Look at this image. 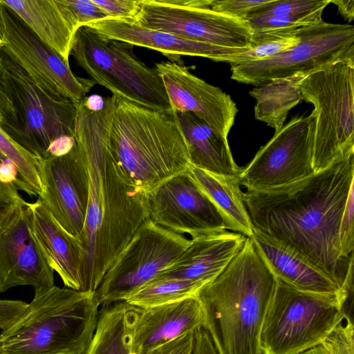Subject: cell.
Wrapping results in <instances>:
<instances>
[{
    "label": "cell",
    "instance_id": "836d02e7",
    "mask_svg": "<svg viewBox=\"0 0 354 354\" xmlns=\"http://www.w3.org/2000/svg\"><path fill=\"white\" fill-rule=\"evenodd\" d=\"M0 125L8 133L18 127V118L14 102L9 73L0 53Z\"/></svg>",
    "mask_w": 354,
    "mask_h": 354
},
{
    "label": "cell",
    "instance_id": "ffe728a7",
    "mask_svg": "<svg viewBox=\"0 0 354 354\" xmlns=\"http://www.w3.org/2000/svg\"><path fill=\"white\" fill-rule=\"evenodd\" d=\"M31 233L49 266L66 288L84 291L85 251L82 241L66 231L37 199L29 203Z\"/></svg>",
    "mask_w": 354,
    "mask_h": 354
},
{
    "label": "cell",
    "instance_id": "83f0119b",
    "mask_svg": "<svg viewBox=\"0 0 354 354\" xmlns=\"http://www.w3.org/2000/svg\"><path fill=\"white\" fill-rule=\"evenodd\" d=\"M301 80L272 82L251 91L250 94L257 100L255 118L275 131L279 129L288 111L302 100L298 88Z\"/></svg>",
    "mask_w": 354,
    "mask_h": 354
},
{
    "label": "cell",
    "instance_id": "74e56055",
    "mask_svg": "<svg viewBox=\"0 0 354 354\" xmlns=\"http://www.w3.org/2000/svg\"><path fill=\"white\" fill-rule=\"evenodd\" d=\"M109 17L134 19L139 12L141 0H92Z\"/></svg>",
    "mask_w": 354,
    "mask_h": 354
},
{
    "label": "cell",
    "instance_id": "4dcf8cb0",
    "mask_svg": "<svg viewBox=\"0 0 354 354\" xmlns=\"http://www.w3.org/2000/svg\"><path fill=\"white\" fill-rule=\"evenodd\" d=\"M297 42L298 37L295 30L288 35L263 41L241 53L222 57L217 62H227L231 66L257 62L280 53L292 47Z\"/></svg>",
    "mask_w": 354,
    "mask_h": 354
},
{
    "label": "cell",
    "instance_id": "7402d4cb",
    "mask_svg": "<svg viewBox=\"0 0 354 354\" xmlns=\"http://www.w3.org/2000/svg\"><path fill=\"white\" fill-rule=\"evenodd\" d=\"M246 238L227 230L192 238L187 249L156 278L182 279L206 285L241 250Z\"/></svg>",
    "mask_w": 354,
    "mask_h": 354
},
{
    "label": "cell",
    "instance_id": "ac0fdd59",
    "mask_svg": "<svg viewBox=\"0 0 354 354\" xmlns=\"http://www.w3.org/2000/svg\"><path fill=\"white\" fill-rule=\"evenodd\" d=\"M29 214L28 204L0 227V293L19 286H54V270L31 233Z\"/></svg>",
    "mask_w": 354,
    "mask_h": 354
},
{
    "label": "cell",
    "instance_id": "3957f363",
    "mask_svg": "<svg viewBox=\"0 0 354 354\" xmlns=\"http://www.w3.org/2000/svg\"><path fill=\"white\" fill-rule=\"evenodd\" d=\"M277 279L250 238L197 293L203 327L218 354H262L260 336Z\"/></svg>",
    "mask_w": 354,
    "mask_h": 354
},
{
    "label": "cell",
    "instance_id": "d4e9b609",
    "mask_svg": "<svg viewBox=\"0 0 354 354\" xmlns=\"http://www.w3.org/2000/svg\"><path fill=\"white\" fill-rule=\"evenodd\" d=\"M191 165L206 171L237 177L242 169L234 160L227 138L191 113H176Z\"/></svg>",
    "mask_w": 354,
    "mask_h": 354
},
{
    "label": "cell",
    "instance_id": "d6986e66",
    "mask_svg": "<svg viewBox=\"0 0 354 354\" xmlns=\"http://www.w3.org/2000/svg\"><path fill=\"white\" fill-rule=\"evenodd\" d=\"M84 26L103 37L158 51L171 62L179 59L181 56L201 57L217 62L222 57L246 50L192 40L165 31L142 27L131 19L108 17Z\"/></svg>",
    "mask_w": 354,
    "mask_h": 354
},
{
    "label": "cell",
    "instance_id": "f1b7e54d",
    "mask_svg": "<svg viewBox=\"0 0 354 354\" xmlns=\"http://www.w3.org/2000/svg\"><path fill=\"white\" fill-rule=\"evenodd\" d=\"M204 286L201 282L182 279L154 278L125 301L139 308H152L196 295Z\"/></svg>",
    "mask_w": 354,
    "mask_h": 354
},
{
    "label": "cell",
    "instance_id": "52a82bcc",
    "mask_svg": "<svg viewBox=\"0 0 354 354\" xmlns=\"http://www.w3.org/2000/svg\"><path fill=\"white\" fill-rule=\"evenodd\" d=\"M133 48L82 26L75 33L71 55L91 80L113 95L151 110L173 111L158 71L142 62Z\"/></svg>",
    "mask_w": 354,
    "mask_h": 354
},
{
    "label": "cell",
    "instance_id": "ab89813d",
    "mask_svg": "<svg viewBox=\"0 0 354 354\" xmlns=\"http://www.w3.org/2000/svg\"><path fill=\"white\" fill-rule=\"evenodd\" d=\"M28 304L20 300H0V328L10 326L26 309Z\"/></svg>",
    "mask_w": 354,
    "mask_h": 354
},
{
    "label": "cell",
    "instance_id": "7a4b0ae2",
    "mask_svg": "<svg viewBox=\"0 0 354 354\" xmlns=\"http://www.w3.org/2000/svg\"><path fill=\"white\" fill-rule=\"evenodd\" d=\"M111 97L93 111L77 106L74 138L86 165L88 201L79 236L85 251L84 291L95 292L106 272L137 230L148 219L147 196L127 185L109 142Z\"/></svg>",
    "mask_w": 354,
    "mask_h": 354
},
{
    "label": "cell",
    "instance_id": "9c48e42d",
    "mask_svg": "<svg viewBox=\"0 0 354 354\" xmlns=\"http://www.w3.org/2000/svg\"><path fill=\"white\" fill-rule=\"evenodd\" d=\"M298 42L265 59L234 65L231 78L254 86L302 80L339 62H354V26L324 20L296 29Z\"/></svg>",
    "mask_w": 354,
    "mask_h": 354
},
{
    "label": "cell",
    "instance_id": "e0dca14e",
    "mask_svg": "<svg viewBox=\"0 0 354 354\" xmlns=\"http://www.w3.org/2000/svg\"><path fill=\"white\" fill-rule=\"evenodd\" d=\"M155 68L176 113H193L227 138L238 113L236 103L228 94L176 62H162Z\"/></svg>",
    "mask_w": 354,
    "mask_h": 354
},
{
    "label": "cell",
    "instance_id": "6da1fadb",
    "mask_svg": "<svg viewBox=\"0 0 354 354\" xmlns=\"http://www.w3.org/2000/svg\"><path fill=\"white\" fill-rule=\"evenodd\" d=\"M354 186V153L294 184L243 198L253 230L292 249L331 280L346 282L354 257L341 255L339 225Z\"/></svg>",
    "mask_w": 354,
    "mask_h": 354
},
{
    "label": "cell",
    "instance_id": "ee69618b",
    "mask_svg": "<svg viewBox=\"0 0 354 354\" xmlns=\"http://www.w3.org/2000/svg\"><path fill=\"white\" fill-rule=\"evenodd\" d=\"M0 169L15 183L16 171L12 163L0 152Z\"/></svg>",
    "mask_w": 354,
    "mask_h": 354
},
{
    "label": "cell",
    "instance_id": "9a60e30c",
    "mask_svg": "<svg viewBox=\"0 0 354 354\" xmlns=\"http://www.w3.org/2000/svg\"><path fill=\"white\" fill-rule=\"evenodd\" d=\"M149 218L179 234L199 236L227 230L217 208L187 170L167 179L147 196Z\"/></svg>",
    "mask_w": 354,
    "mask_h": 354
},
{
    "label": "cell",
    "instance_id": "4316f807",
    "mask_svg": "<svg viewBox=\"0 0 354 354\" xmlns=\"http://www.w3.org/2000/svg\"><path fill=\"white\" fill-rule=\"evenodd\" d=\"M140 308L125 301L103 306L95 334L85 354H129Z\"/></svg>",
    "mask_w": 354,
    "mask_h": 354
},
{
    "label": "cell",
    "instance_id": "7c38bea8",
    "mask_svg": "<svg viewBox=\"0 0 354 354\" xmlns=\"http://www.w3.org/2000/svg\"><path fill=\"white\" fill-rule=\"evenodd\" d=\"M0 53L9 73L18 118V127L10 136L37 158H45L55 140L74 137L77 105L44 92L17 64Z\"/></svg>",
    "mask_w": 354,
    "mask_h": 354
},
{
    "label": "cell",
    "instance_id": "30bf717a",
    "mask_svg": "<svg viewBox=\"0 0 354 354\" xmlns=\"http://www.w3.org/2000/svg\"><path fill=\"white\" fill-rule=\"evenodd\" d=\"M191 242L148 219L114 260L95 291L100 306L125 301L170 266Z\"/></svg>",
    "mask_w": 354,
    "mask_h": 354
},
{
    "label": "cell",
    "instance_id": "44dd1931",
    "mask_svg": "<svg viewBox=\"0 0 354 354\" xmlns=\"http://www.w3.org/2000/svg\"><path fill=\"white\" fill-rule=\"evenodd\" d=\"M203 326V312L197 295L149 308H140L131 339L129 354H146Z\"/></svg>",
    "mask_w": 354,
    "mask_h": 354
},
{
    "label": "cell",
    "instance_id": "d6a6232c",
    "mask_svg": "<svg viewBox=\"0 0 354 354\" xmlns=\"http://www.w3.org/2000/svg\"><path fill=\"white\" fill-rule=\"evenodd\" d=\"M329 3L330 0H275L274 3L259 10L251 18L257 16L299 15L323 11Z\"/></svg>",
    "mask_w": 354,
    "mask_h": 354
},
{
    "label": "cell",
    "instance_id": "277c9868",
    "mask_svg": "<svg viewBox=\"0 0 354 354\" xmlns=\"http://www.w3.org/2000/svg\"><path fill=\"white\" fill-rule=\"evenodd\" d=\"M110 149L125 183L147 196L191 165L177 113L111 96Z\"/></svg>",
    "mask_w": 354,
    "mask_h": 354
},
{
    "label": "cell",
    "instance_id": "b9f144b4",
    "mask_svg": "<svg viewBox=\"0 0 354 354\" xmlns=\"http://www.w3.org/2000/svg\"><path fill=\"white\" fill-rule=\"evenodd\" d=\"M330 3L335 4L339 12L349 22L354 19V1L353 0H330Z\"/></svg>",
    "mask_w": 354,
    "mask_h": 354
},
{
    "label": "cell",
    "instance_id": "1f68e13d",
    "mask_svg": "<svg viewBox=\"0 0 354 354\" xmlns=\"http://www.w3.org/2000/svg\"><path fill=\"white\" fill-rule=\"evenodd\" d=\"M353 319L345 313L320 344L325 354H354Z\"/></svg>",
    "mask_w": 354,
    "mask_h": 354
},
{
    "label": "cell",
    "instance_id": "603a6c76",
    "mask_svg": "<svg viewBox=\"0 0 354 354\" xmlns=\"http://www.w3.org/2000/svg\"><path fill=\"white\" fill-rule=\"evenodd\" d=\"M48 48L68 62L76 32L62 0H1Z\"/></svg>",
    "mask_w": 354,
    "mask_h": 354
},
{
    "label": "cell",
    "instance_id": "d590c367",
    "mask_svg": "<svg viewBox=\"0 0 354 354\" xmlns=\"http://www.w3.org/2000/svg\"><path fill=\"white\" fill-rule=\"evenodd\" d=\"M62 2L77 30L88 24L109 17L92 0H62Z\"/></svg>",
    "mask_w": 354,
    "mask_h": 354
},
{
    "label": "cell",
    "instance_id": "ba28073f",
    "mask_svg": "<svg viewBox=\"0 0 354 354\" xmlns=\"http://www.w3.org/2000/svg\"><path fill=\"white\" fill-rule=\"evenodd\" d=\"M302 100L314 109L313 165L319 172L354 153V62H339L302 79Z\"/></svg>",
    "mask_w": 354,
    "mask_h": 354
},
{
    "label": "cell",
    "instance_id": "8992f818",
    "mask_svg": "<svg viewBox=\"0 0 354 354\" xmlns=\"http://www.w3.org/2000/svg\"><path fill=\"white\" fill-rule=\"evenodd\" d=\"M353 292H305L277 279L260 336L262 354H299L320 345L340 320Z\"/></svg>",
    "mask_w": 354,
    "mask_h": 354
},
{
    "label": "cell",
    "instance_id": "60d3db41",
    "mask_svg": "<svg viewBox=\"0 0 354 354\" xmlns=\"http://www.w3.org/2000/svg\"><path fill=\"white\" fill-rule=\"evenodd\" d=\"M192 354H218L209 333L203 327L194 333Z\"/></svg>",
    "mask_w": 354,
    "mask_h": 354
},
{
    "label": "cell",
    "instance_id": "e575fe53",
    "mask_svg": "<svg viewBox=\"0 0 354 354\" xmlns=\"http://www.w3.org/2000/svg\"><path fill=\"white\" fill-rule=\"evenodd\" d=\"M275 0H212L211 8L230 17L247 21L261 8Z\"/></svg>",
    "mask_w": 354,
    "mask_h": 354
},
{
    "label": "cell",
    "instance_id": "484cf974",
    "mask_svg": "<svg viewBox=\"0 0 354 354\" xmlns=\"http://www.w3.org/2000/svg\"><path fill=\"white\" fill-rule=\"evenodd\" d=\"M187 171L222 215L227 229L251 237L253 227L243 201L239 176L214 174L192 165Z\"/></svg>",
    "mask_w": 354,
    "mask_h": 354
},
{
    "label": "cell",
    "instance_id": "4fadbf2b",
    "mask_svg": "<svg viewBox=\"0 0 354 354\" xmlns=\"http://www.w3.org/2000/svg\"><path fill=\"white\" fill-rule=\"evenodd\" d=\"M315 115L297 116L275 131L239 176L247 190L264 192L306 179L313 165Z\"/></svg>",
    "mask_w": 354,
    "mask_h": 354
},
{
    "label": "cell",
    "instance_id": "5b68a950",
    "mask_svg": "<svg viewBox=\"0 0 354 354\" xmlns=\"http://www.w3.org/2000/svg\"><path fill=\"white\" fill-rule=\"evenodd\" d=\"M100 304L92 291L35 289L24 312L0 333V354H85Z\"/></svg>",
    "mask_w": 354,
    "mask_h": 354
},
{
    "label": "cell",
    "instance_id": "f546056e",
    "mask_svg": "<svg viewBox=\"0 0 354 354\" xmlns=\"http://www.w3.org/2000/svg\"><path fill=\"white\" fill-rule=\"evenodd\" d=\"M0 152L14 165L15 185L30 196H39L42 186L39 174V160L17 143L0 125Z\"/></svg>",
    "mask_w": 354,
    "mask_h": 354
},
{
    "label": "cell",
    "instance_id": "8fae6325",
    "mask_svg": "<svg viewBox=\"0 0 354 354\" xmlns=\"http://www.w3.org/2000/svg\"><path fill=\"white\" fill-rule=\"evenodd\" d=\"M212 0H141L134 19L142 27L225 48H250L252 30L211 8Z\"/></svg>",
    "mask_w": 354,
    "mask_h": 354
},
{
    "label": "cell",
    "instance_id": "f35d334b",
    "mask_svg": "<svg viewBox=\"0 0 354 354\" xmlns=\"http://www.w3.org/2000/svg\"><path fill=\"white\" fill-rule=\"evenodd\" d=\"M194 342V333L185 334L153 348L146 354H192Z\"/></svg>",
    "mask_w": 354,
    "mask_h": 354
},
{
    "label": "cell",
    "instance_id": "f6af8a7d",
    "mask_svg": "<svg viewBox=\"0 0 354 354\" xmlns=\"http://www.w3.org/2000/svg\"><path fill=\"white\" fill-rule=\"evenodd\" d=\"M6 7L0 0V47H1L5 42L6 37Z\"/></svg>",
    "mask_w": 354,
    "mask_h": 354
},
{
    "label": "cell",
    "instance_id": "8d00e7d4",
    "mask_svg": "<svg viewBox=\"0 0 354 354\" xmlns=\"http://www.w3.org/2000/svg\"><path fill=\"white\" fill-rule=\"evenodd\" d=\"M354 186L348 194L339 225L341 255L345 259L354 257Z\"/></svg>",
    "mask_w": 354,
    "mask_h": 354
},
{
    "label": "cell",
    "instance_id": "cb8c5ba5",
    "mask_svg": "<svg viewBox=\"0 0 354 354\" xmlns=\"http://www.w3.org/2000/svg\"><path fill=\"white\" fill-rule=\"evenodd\" d=\"M250 238L277 279L305 292L335 294L341 291L324 274L292 249L254 230Z\"/></svg>",
    "mask_w": 354,
    "mask_h": 354
},
{
    "label": "cell",
    "instance_id": "7bdbcfd3",
    "mask_svg": "<svg viewBox=\"0 0 354 354\" xmlns=\"http://www.w3.org/2000/svg\"><path fill=\"white\" fill-rule=\"evenodd\" d=\"M83 101L88 109L93 111H98L104 107L105 104V97L94 94L88 97H86Z\"/></svg>",
    "mask_w": 354,
    "mask_h": 354
},
{
    "label": "cell",
    "instance_id": "5bb4252c",
    "mask_svg": "<svg viewBox=\"0 0 354 354\" xmlns=\"http://www.w3.org/2000/svg\"><path fill=\"white\" fill-rule=\"evenodd\" d=\"M6 8L5 42L0 51L44 92L65 97L77 106L96 84L95 81L75 75L69 62L46 48L17 16Z\"/></svg>",
    "mask_w": 354,
    "mask_h": 354
},
{
    "label": "cell",
    "instance_id": "bcb514c9",
    "mask_svg": "<svg viewBox=\"0 0 354 354\" xmlns=\"http://www.w3.org/2000/svg\"><path fill=\"white\" fill-rule=\"evenodd\" d=\"M299 354H325L320 346H315Z\"/></svg>",
    "mask_w": 354,
    "mask_h": 354
},
{
    "label": "cell",
    "instance_id": "2e32d148",
    "mask_svg": "<svg viewBox=\"0 0 354 354\" xmlns=\"http://www.w3.org/2000/svg\"><path fill=\"white\" fill-rule=\"evenodd\" d=\"M42 192L39 200L59 224L79 238L86 221L88 176L76 142L66 153L39 160Z\"/></svg>",
    "mask_w": 354,
    "mask_h": 354
}]
</instances>
